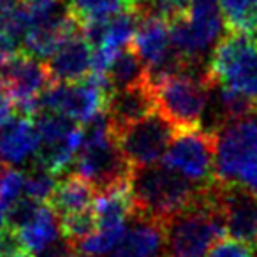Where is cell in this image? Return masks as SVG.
I'll list each match as a JSON object with an SVG mask.
<instances>
[{
    "label": "cell",
    "instance_id": "obj_1",
    "mask_svg": "<svg viewBox=\"0 0 257 257\" xmlns=\"http://www.w3.org/2000/svg\"><path fill=\"white\" fill-rule=\"evenodd\" d=\"M134 213L168 224L175 215L190 208L206 187L183 178L164 164L134 168L131 175Z\"/></svg>",
    "mask_w": 257,
    "mask_h": 257
},
{
    "label": "cell",
    "instance_id": "obj_2",
    "mask_svg": "<svg viewBox=\"0 0 257 257\" xmlns=\"http://www.w3.org/2000/svg\"><path fill=\"white\" fill-rule=\"evenodd\" d=\"M217 182L201 192L199 199L166 224L168 257H206L215 241L227 234Z\"/></svg>",
    "mask_w": 257,
    "mask_h": 257
},
{
    "label": "cell",
    "instance_id": "obj_3",
    "mask_svg": "<svg viewBox=\"0 0 257 257\" xmlns=\"http://www.w3.org/2000/svg\"><path fill=\"white\" fill-rule=\"evenodd\" d=\"M133 166L123 157L106 111L97 114L83 127V145L74 161V173L90 182L99 192L131 182Z\"/></svg>",
    "mask_w": 257,
    "mask_h": 257
},
{
    "label": "cell",
    "instance_id": "obj_4",
    "mask_svg": "<svg viewBox=\"0 0 257 257\" xmlns=\"http://www.w3.org/2000/svg\"><path fill=\"white\" fill-rule=\"evenodd\" d=\"M157 111L178 131L201 128L210 106L213 83L208 67L168 74L152 83Z\"/></svg>",
    "mask_w": 257,
    "mask_h": 257
},
{
    "label": "cell",
    "instance_id": "obj_5",
    "mask_svg": "<svg viewBox=\"0 0 257 257\" xmlns=\"http://www.w3.org/2000/svg\"><path fill=\"white\" fill-rule=\"evenodd\" d=\"M206 65L215 86L231 90L257 107V36L225 32Z\"/></svg>",
    "mask_w": 257,
    "mask_h": 257
},
{
    "label": "cell",
    "instance_id": "obj_6",
    "mask_svg": "<svg viewBox=\"0 0 257 257\" xmlns=\"http://www.w3.org/2000/svg\"><path fill=\"white\" fill-rule=\"evenodd\" d=\"M113 92L107 74H90L76 83H53L39 99V109L55 111L76 123H88L106 111Z\"/></svg>",
    "mask_w": 257,
    "mask_h": 257
},
{
    "label": "cell",
    "instance_id": "obj_7",
    "mask_svg": "<svg viewBox=\"0 0 257 257\" xmlns=\"http://www.w3.org/2000/svg\"><path fill=\"white\" fill-rule=\"evenodd\" d=\"M217 133L206 128L178 131L166 152L162 164L199 187L215 183Z\"/></svg>",
    "mask_w": 257,
    "mask_h": 257
},
{
    "label": "cell",
    "instance_id": "obj_8",
    "mask_svg": "<svg viewBox=\"0 0 257 257\" xmlns=\"http://www.w3.org/2000/svg\"><path fill=\"white\" fill-rule=\"evenodd\" d=\"M178 128L159 111L114 133L118 147L133 168L157 164L162 161Z\"/></svg>",
    "mask_w": 257,
    "mask_h": 257
},
{
    "label": "cell",
    "instance_id": "obj_9",
    "mask_svg": "<svg viewBox=\"0 0 257 257\" xmlns=\"http://www.w3.org/2000/svg\"><path fill=\"white\" fill-rule=\"evenodd\" d=\"M257 150V114L225 123L217 131L215 182L236 187L243 166Z\"/></svg>",
    "mask_w": 257,
    "mask_h": 257
},
{
    "label": "cell",
    "instance_id": "obj_10",
    "mask_svg": "<svg viewBox=\"0 0 257 257\" xmlns=\"http://www.w3.org/2000/svg\"><path fill=\"white\" fill-rule=\"evenodd\" d=\"M53 79L44 60L20 51L2 71H0V86L6 88L15 99L20 113L34 116L39 109V99Z\"/></svg>",
    "mask_w": 257,
    "mask_h": 257
},
{
    "label": "cell",
    "instance_id": "obj_11",
    "mask_svg": "<svg viewBox=\"0 0 257 257\" xmlns=\"http://www.w3.org/2000/svg\"><path fill=\"white\" fill-rule=\"evenodd\" d=\"M109 257H168L166 224L134 213Z\"/></svg>",
    "mask_w": 257,
    "mask_h": 257
},
{
    "label": "cell",
    "instance_id": "obj_12",
    "mask_svg": "<svg viewBox=\"0 0 257 257\" xmlns=\"http://www.w3.org/2000/svg\"><path fill=\"white\" fill-rule=\"evenodd\" d=\"M155 111H157V102L150 81L114 90L106 104V116L109 120L113 134L150 116Z\"/></svg>",
    "mask_w": 257,
    "mask_h": 257
},
{
    "label": "cell",
    "instance_id": "obj_13",
    "mask_svg": "<svg viewBox=\"0 0 257 257\" xmlns=\"http://www.w3.org/2000/svg\"><path fill=\"white\" fill-rule=\"evenodd\" d=\"M220 189L227 234L257 250V199L238 187L220 185Z\"/></svg>",
    "mask_w": 257,
    "mask_h": 257
},
{
    "label": "cell",
    "instance_id": "obj_14",
    "mask_svg": "<svg viewBox=\"0 0 257 257\" xmlns=\"http://www.w3.org/2000/svg\"><path fill=\"white\" fill-rule=\"evenodd\" d=\"M92 57L93 50L81 30L69 36L46 62L53 83H76L88 78L92 74Z\"/></svg>",
    "mask_w": 257,
    "mask_h": 257
},
{
    "label": "cell",
    "instance_id": "obj_15",
    "mask_svg": "<svg viewBox=\"0 0 257 257\" xmlns=\"http://www.w3.org/2000/svg\"><path fill=\"white\" fill-rule=\"evenodd\" d=\"M39 150V133L32 116L18 114L8 125L0 127V162L16 166L25 162Z\"/></svg>",
    "mask_w": 257,
    "mask_h": 257
},
{
    "label": "cell",
    "instance_id": "obj_16",
    "mask_svg": "<svg viewBox=\"0 0 257 257\" xmlns=\"http://www.w3.org/2000/svg\"><path fill=\"white\" fill-rule=\"evenodd\" d=\"M97 190L90 182L83 176L71 173L64 176L55 187V192L48 204L57 213L58 218L69 217V215L81 213V211L92 210L95 203Z\"/></svg>",
    "mask_w": 257,
    "mask_h": 257
},
{
    "label": "cell",
    "instance_id": "obj_17",
    "mask_svg": "<svg viewBox=\"0 0 257 257\" xmlns=\"http://www.w3.org/2000/svg\"><path fill=\"white\" fill-rule=\"evenodd\" d=\"M16 232H18L27 252L30 255L37 257L58 239L60 222H58L57 213L51 210L50 204H41L37 208L36 215Z\"/></svg>",
    "mask_w": 257,
    "mask_h": 257
},
{
    "label": "cell",
    "instance_id": "obj_18",
    "mask_svg": "<svg viewBox=\"0 0 257 257\" xmlns=\"http://www.w3.org/2000/svg\"><path fill=\"white\" fill-rule=\"evenodd\" d=\"M107 78H109L111 85L114 90L127 88V86L141 85V83L150 81L148 78V71L140 60L138 53L134 51L133 44L114 57L113 64H111L109 71H107Z\"/></svg>",
    "mask_w": 257,
    "mask_h": 257
},
{
    "label": "cell",
    "instance_id": "obj_19",
    "mask_svg": "<svg viewBox=\"0 0 257 257\" xmlns=\"http://www.w3.org/2000/svg\"><path fill=\"white\" fill-rule=\"evenodd\" d=\"M227 32L257 36V0H220Z\"/></svg>",
    "mask_w": 257,
    "mask_h": 257
},
{
    "label": "cell",
    "instance_id": "obj_20",
    "mask_svg": "<svg viewBox=\"0 0 257 257\" xmlns=\"http://www.w3.org/2000/svg\"><path fill=\"white\" fill-rule=\"evenodd\" d=\"M71 6L79 22L109 20L127 9H133L128 0H71Z\"/></svg>",
    "mask_w": 257,
    "mask_h": 257
},
{
    "label": "cell",
    "instance_id": "obj_21",
    "mask_svg": "<svg viewBox=\"0 0 257 257\" xmlns=\"http://www.w3.org/2000/svg\"><path fill=\"white\" fill-rule=\"evenodd\" d=\"M60 222V232L64 236V239H67L74 248L79 241H83L85 238L92 236L97 231V215L95 211L86 210L81 213L69 215V217L58 218Z\"/></svg>",
    "mask_w": 257,
    "mask_h": 257
},
{
    "label": "cell",
    "instance_id": "obj_22",
    "mask_svg": "<svg viewBox=\"0 0 257 257\" xmlns=\"http://www.w3.org/2000/svg\"><path fill=\"white\" fill-rule=\"evenodd\" d=\"M57 183H58L57 176H55L53 173H50L48 169L36 164L34 171L30 173V175H27L25 192H23V196L30 197V199L36 201L37 204H48V201L53 196Z\"/></svg>",
    "mask_w": 257,
    "mask_h": 257
},
{
    "label": "cell",
    "instance_id": "obj_23",
    "mask_svg": "<svg viewBox=\"0 0 257 257\" xmlns=\"http://www.w3.org/2000/svg\"><path fill=\"white\" fill-rule=\"evenodd\" d=\"M25 173L13 168H8L6 175L2 176V180H0V203L4 204L8 210L25 192Z\"/></svg>",
    "mask_w": 257,
    "mask_h": 257
},
{
    "label": "cell",
    "instance_id": "obj_24",
    "mask_svg": "<svg viewBox=\"0 0 257 257\" xmlns=\"http://www.w3.org/2000/svg\"><path fill=\"white\" fill-rule=\"evenodd\" d=\"M257 250L231 236H222L211 245L206 257H255Z\"/></svg>",
    "mask_w": 257,
    "mask_h": 257
},
{
    "label": "cell",
    "instance_id": "obj_25",
    "mask_svg": "<svg viewBox=\"0 0 257 257\" xmlns=\"http://www.w3.org/2000/svg\"><path fill=\"white\" fill-rule=\"evenodd\" d=\"M236 187L241 190H245L246 194L257 199V150L252 154V157L246 161V164L243 166L241 173L238 176Z\"/></svg>",
    "mask_w": 257,
    "mask_h": 257
},
{
    "label": "cell",
    "instance_id": "obj_26",
    "mask_svg": "<svg viewBox=\"0 0 257 257\" xmlns=\"http://www.w3.org/2000/svg\"><path fill=\"white\" fill-rule=\"evenodd\" d=\"M16 111H18V106H16L11 93L0 86V127H4L11 120H15Z\"/></svg>",
    "mask_w": 257,
    "mask_h": 257
},
{
    "label": "cell",
    "instance_id": "obj_27",
    "mask_svg": "<svg viewBox=\"0 0 257 257\" xmlns=\"http://www.w3.org/2000/svg\"><path fill=\"white\" fill-rule=\"evenodd\" d=\"M18 55L16 51V43L8 36V34L0 32V71Z\"/></svg>",
    "mask_w": 257,
    "mask_h": 257
},
{
    "label": "cell",
    "instance_id": "obj_28",
    "mask_svg": "<svg viewBox=\"0 0 257 257\" xmlns=\"http://www.w3.org/2000/svg\"><path fill=\"white\" fill-rule=\"evenodd\" d=\"M8 211H9L8 208L0 203V232L8 227Z\"/></svg>",
    "mask_w": 257,
    "mask_h": 257
},
{
    "label": "cell",
    "instance_id": "obj_29",
    "mask_svg": "<svg viewBox=\"0 0 257 257\" xmlns=\"http://www.w3.org/2000/svg\"><path fill=\"white\" fill-rule=\"evenodd\" d=\"M4 257H34V255H30L27 250H23V252H16V253H11V255H4Z\"/></svg>",
    "mask_w": 257,
    "mask_h": 257
},
{
    "label": "cell",
    "instance_id": "obj_30",
    "mask_svg": "<svg viewBox=\"0 0 257 257\" xmlns=\"http://www.w3.org/2000/svg\"><path fill=\"white\" fill-rule=\"evenodd\" d=\"M71 257H85V255H81V253H78V252H74V253H71Z\"/></svg>",
    "mask_w": 257,
    "mask_h": 257
},
{
    "label": "cell",
    "instance_id": "obj_31",
    "mask_svg": "<svg viewBox=\"0 0 257 257\" xmlns=\"http://www.w3.org/2000/svg\"><path fill=\"white\" fill-rule=\"evenodd\" d=\"M140 2H147V0H134V4H140ZM134 8V6H133Z\"/></svg>",
    "mask_w": 257,
    "mask_h": 257
},
{
    "label": "cell",
    "instance_id": "obj_32",
    "mask_svg": "<svg viewBox=\"0 0 257 257\" xmlns=\"http://www.w3.org/2000/svg\"><path fill=\"white\" fill-rule=\"evenodd\" d=\"M128 2H131V6H134V0H128Z\"/></svg>",
    "mask_w": 257,
    "mask_h": 257
}]
</instances>
